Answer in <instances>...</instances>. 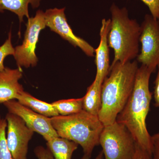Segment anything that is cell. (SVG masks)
<instances>
[{
  "label": "cell",
  "instance_id": "6da1fadb",
  "mask_svg": "<svg viewBox=\"0 0 159 159\" xmlns=\"http://www.w3.org/2000/svg\"><path fill=\"white\" fill-rule=\"evenodd\" d=\"M152 73L145 66L139 67L132 93L116 121L125 125L136 143L151 156L152 136L147 129L146 121L152 97L149 87Z\"/></svg>",
  "mask_w": 159,
  "mask_h": 159
},
{
  "label": "cell",
  "instance_id": "2e32d148",
  "mask_svg": "<svg viewBox=\"0 0 159 159\" xmlns=\"http://www.w3.org/2000/svg\"><path fill=\"white\" fill-rule=\"evenodd\" d=\"M41 0H0V12L7 10L17 15L20 23L23 21L24 16L29 19V5L33 8L39 6Z\"/></svg>",
  "mask_w": 159,
  "mask_h": 159
},
{
  "label": "cell",
  "instance_id": "5bb4252c",
  "mask_svg": "<svg viewBox=\"0 0 159 159\" xmlns=\"http://www.w3.org/2000/svg\"><path fill=\"white\" fill-rule=\"evenodd\" d=\"M16 99L22 105L46 117L52 118L59 115L52 103L40 100L25 91Z\"/></svg>",
  "mask_w": 159,
  "mask_h": 159
},
{
  "label": "cell",
  "instance_id": "d6986e66",
  "mask_svg": "<svg viewBox=\"0 0 159 159\" xmlns=\"http://www.w3.org/2000/svg\"><path fill=\"white\" fill-rule=\"evenodd\" d=\"M11 32H9L8 39L5 43L0 47V70L5 68L4 65V60L9 55L14 56L15 48H13L11 42Z\"/></svg>",
  "mask_w": 159,
  "mask_h": 159
},
{
  "label": "cell",
  "instance_id": "30bf717a",
  "mask_svg": "<svg viewBox=\"0 0 159 159\" xmlns=\"http://www.w3.org/2000/svg\"><path fill=\"white\" fill-rule=\"evenodd\" d=\"M3 104L9 113L21 118L30 129L42 136L46 141L59 136L52 125L51 118L38 113L15 99Z\"/></svg>",
  "mask_w": 159,
  "mask_h": 159
},
{
  "label": "cell",
  "instance_id": "e0dca14e",
  "mask_svg": "<svg viewBox=\"0 0 159 159\" xmlns=\"http://www.w3.org/2000/svg\"><path fill=\"white\" fill-rule=\"evenodd\" d=\"M51 103L60 116H70L83 110V97L78 99H62Z\"/></svg>",
  "mask_w": 159,
  "mask_h": 159
},
{
  "label": "cell",
  "instance_id": "ac0fdd59",
  "mask_svg": "<svg viewBox=\"0 0 159 159\" xmlns=\"http://www.w3.org/2000/svg\"><path fill=\"white\" fill-rule=\"evenodd\" d=\"M7 122L6 119L0 120V159H13L8 148L6 139Z\"/></svg>",
  "mask_w": 159,
  "mask_h": 159
},
{
  "label": "cell",
  "instance_id": "8992f818",
  "mask_svg": "<svg viewBox=\"0 0 159 159\" xmlns=\"http://www.w3.org/2000/svg\"><path fill=\"white\" fill-rule=\"evenodd\" d=\"M26 27L22 44L15 48L13 56L19 68H29L37 65L38 59L35 54V50L40 33L46 27L44 12L38 10L35 16L28 19Z\"/></svg>",
  "mask_w": 159,
  "mask_h": 159
},
{
  "label": "cell",
  "instance_id": "484cf974",
  "mask_svg": "<svg viewBox=\"0 0 159 159\" xmlns=\"http://www.w3.org/2000/svg\"><path fill=\"white\" fill-rule=\"evenodd\" d=\"M1 119H2V118H1V116H0V120H1Z\"/></svg>",
  "mask_w": 159,
  "mask_h": 159
},
{
  "label": "cell",
  "instance_id": "7402d4cb",
  "mask_svg": "<svg viewBox=\"0 0 159 159\" xmlns=\"http://www.w3.org/2000/svg\"><path fill=\"white\" fill-rule=\"evenodd\" d=\"M152 157V159H159V133L151 137Z\"/></svg>",
  "mask_w": 159,
  "mask_h": 159
},
{
  "label": "cell",
  "instance_id": "ffe728a7",
  "mask_svg": "<svg viewBox=\"0 0 159 159\" xmlns=\"http://www.w3.org/2000/svg\"><path fill=\"white\" fill-rule=\"evenodd\" d=\"M148 6L151 15L159 21V0H141Z\"/></svg>",
  "mask_w": 159,
  "mask_h": 159
},
{
  "label": "cell",
  "instance_id": "9c48e42d",
  "mask_svg": "<svg viewBox=\"0 0 159 159\" xmlns=\"http://www.w3.org/2000/svg\"><path fill=\"white\" fill-rule=\"evenodd\" d=\"M65 10V8L48 9L44 12L46 26L74 47L79 48L87 56L93 57L95 49L84 39L74 34L67 22Z\"/></svg>",
  "mask_w": 159,
  "mask_h": 159
},
{
  "label": "cell",
  "instance_id": "7a4b0ae2",
  "mask_svg": "<svg viewBox=\"0 0 159 159\" xmlns=\"http://www.w3.org/2000/svg\"><path fill=\"white\" fill-rule=\"evenodd\" d=\"M138 69L137 60L124 64L117 61L110 65L109 76L102 84V104L98 115L104 126L116 121L132 93Z\"/></svg>",
  "mask_w": 159,
  "mask_h": 159
},
{
  "label": "cell",
  "instance_id": "cb8c5ba5",
  "mask_svg": "<svg viewBox=\"0 0 159 159\" xmlns=\"http://www.w3.org/2000/svg\"><path fill=\"white\" fill-rule=\"evenodd\" d=\"M157 68V74L154 82V90L153 93L155 106L159 108V66H158Z\"/></svg>",
  "mask_w": 159,
  "mask_h": 159
},
{
  "label": "cell",
  "instance_id": "52a82bcc",
  "mask_svg": "<svg viewBox=\"0 0 159 159\" xmlns=\"http://www.w3.org/2000/svg\"><path fill=\"white\" fill-rule=\"evenodd\" d=\"M141 52L137 61L154 73L159 66V21L150 14L145 15L141 25Z\"/></svg>",
  "mask_w": 159,
  "mask_h": 159
},
{
  "label": "cell",
  "instance_id": "ba28073f",
  "mask_svg": "<svg viewBox=\"0 0 159 159\" xmlns=\"http://www.w3.org/2000/svg\"><path fill=\"white\" fill-rule=\"evenodd\" d=\"M5 119L7 122V145L12 157L27 159L29 142L34 132L16 115L8 112Z\"/></svg>",
  "mask_w": 159,
  "mask_h": 159
},
{
  "label": "cell",
  "instance_id": "603a6c76",
  "mask_svg": "<svg viewBox=\"0 0 159 159\" xmlns=\"http://www.w3.org/2000/svg\"><path fill=\"white\" fill-rule=\"evenodd\" d=\"M133 159H152V157L146 151L136 144L135 152Z\"/></svg>",
  "mask_w": 159,
  "mask_h": 159
},
{
  "label": "cell",
  "instance_id": "9a60e30c",
  "mask_svg": "<svg viewBox=\"0 0 159 159\" xmlns=\"http://www.w3.org/2000/svg\"><path fill=\"white\" fill-rule=\"evenodd\" d=\"M102 84L94 80L87 89L83 98V110L89 113L98 116L102 104Z\"/></svg>",
  "mask_w": 159,
  "mask_h": 159
},
{
  "label": "cell",
  "instance_id": "4fadbf2b",
  "mask_svg": "<svg viewBox=\"0 0 159 159\" xmlns=\"http://www.w3.org/2000/svg\"><path fill=\"white\" fill-rule=\"evenodd\" d=\"M47 145L54 159H71L78 146L75 142L59 136L49 139Z\"/></svg>",
  "mask_w": 159,
  "mask_h": 159
},
{
  "label": "cell",
  "instance_id": "8fae6325",
  "mask_svg": "<svg viewBox=\"0 0 159 159\" xmlns=\"http://www.w3.org/2000/svg\"><path fill=\"white\" fill-rule=\"evenodd\" d=\"M111 20L103 19L100 28V40L99 46L95 49L96 53L95 63L97 72L95 80L102 84L109 73V49L108 43V36L111 27Z\"/></svg>",
  "mask_w": 159,
  "mask_h": 159
},
{
  "label": "cell",
  "instance_id": "3957f363",
  "mask_svg": "<svg viewBox=\"0 0 159 159\" xmlns=\"http://www.w3.org/2000/svg\"><path fill=\"white\" fill-rule=\"evenodd\" d=\"M111 19L108 36L109 48L114 50L111 65L117 61L124 64L137 58L140 53L141 25L129 17L125 7L119 9L115 4L110 8Z\"/></svg>",
  "mask_w": 159,
  "mask_h": 159
},
{
  "label": "cell",
  "instance_id": "5b68a950",
  "mask_svg": "<svg viewBox=\"0 0 159 159\" xmlns=\"http://www.w3.org/2000/svg\"><path fill=\"white\" fill-rule=\"evenodd\" d=\"M136 144L125 125L117 121L104 126L99 137L104 159H133Z\"/></svg>",
  "mask_w": 159,
  "mask_h": 159
},
{
  "label": "cell",
  "instance_id": "44dd1931",
  "mask_svg": "<svg viewBox=\"0 0 159 159\" xmlns=\"http://www.w3.org/2000/svg\"><path fill=\"white\" fill-rule=\"evenodd\" d=\"M34 152L38 159H54L51 151L43 146H37L34 148Z\"/></svg>",
  "mask_w": 159,
  "mask_h": 159
},
{
  "label": "cell",
  "instance_id": "d4e9b609",
  "mask_svg": "<svg viewBox=\"0 0 159 159\" xmlns=\"http://www.w3.org/2000/svg\"><path fill=\"white\" fill-rule=\"evenodd\" d=\"M103 157H104V156H103V152H102V151H101L98 154L97 157L94 159H103ZM90 158L91 157H89L88 156L85 155L84 154L83 157L80 159H90Z\"/></svg>",
  "mask_w": 159,
  "mask_h": 159
},
{
  "label": "cell",
  "instance_id": "7c38bea8",
  "mask_svg": "<svg viewBox=\"0 0 159 159\" xmlns=\"http://www.w3.org/2000/svg\"><path fill=\"white\" fill-rule=\"evenodd\" d=\"M22 77L21 68L11 69L5 67L0 70V104L17 99L24 91L19 80Z\"/></svg>",
  "mask_w": 159,
  "mask_h": 159
},
{
  "label": "cell",
  "instance_id": "277c9868",
  "mask_svg": "<svg viewBox=\"0 0 159 159\" xmlns=\"http://www.w3.org/2000/svg\"><path fill=\"white\" fill-rule=\"evenodd\" d=\"M51 119L59 137L80 145L84 154L91 157L94 148L99 145V137L104 126L98 116L82 110L73 115H59Z\"/></svg>",
  "mask_w": 159,
  "mask_h": 159
}]
</instances>
